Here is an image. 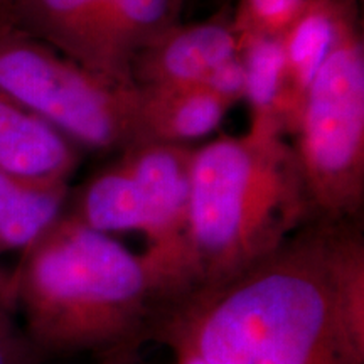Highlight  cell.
I'll return each mask as SVG.
<instances>
[{"instance_id":"6","label":"cell","mask_w":364,"mask_h":364,"mask_svg":"<svg viewBox=\"0 0 364 364\" xmlns=\"http://www.w3.org/2000/svg\"><path fill=\"white\" fill-rule=\"evenodd\" d=\"M240 53L233 11L223 7L208 19L172 26L132 58L136 86L199 83L213 68Z\"/></svg>"},{"instance_id":"22","label":"cell","mask_w":364,"mask_h":364,"mask_svg":"<svg viewBox=\"0 0 364 364\" xmlns=\"http://www.w3.org/2000/svg\"><path fill=\"white\" fill-rule=\"evenodd\" d=\"M349 2H356V4H359V0H349Z\"/></svg>"},{"instance_id":"4","label":"cell","mask_w":364,"mask_h":364,"mask_svg":"<svg viewBox=\"0 0 364 364\" xmlns=\"http://www.w3.org/2000/svg\"><path fill=\"white\" fill-rule=\"evenodd\" d=\"M359 4L341 14L309 86L292 147L314 220L359 221L364 206V36Z\"/></svg>"},{"instance_id":"9","label":"cell","mask_w":364,"mask_h":364,"mask_svg":"<svg viewBox=\"0 0 364 364\" xmlns=\"http://www.w3.org/2000/svg\"><path fill=\"white\" fill-rule=\"evenodd\" d=\"M0 12L22 33L105 76L100 46L103 0H7Z\"/></svg>"},{"instance_id":"7","label":"cell","mask_w":364,"mask_h":364,"mask_svg":"<svg viewBox=\"0 0 364 364\" xmlns=\"http://www.w3.org/2000/svg\"><path fill=\"white\" fill-rule=\"evenodd\" d=\"M83 150L0 93V174L46 188H68Z\"/></svg>"},{"instance_id":"16","label":"cell","mask_w":364,"mask_h":364,"mask_svg":"<svg viewBox=\"0 0 364 364\" xmlns=\"http://www.w3.org/2000/svg\"><path fill=\"white\" fill-rule=\"evenodd\" d=\"M16 314L12 304L0 300V364H41L46 356L17 324Z\"/></svg>"},{"instance_id":"14","label":"cell","mask_w":364,"mask_h":364,"mask_svg":"<svg viewBox=\"0 0 364 364\" xmlns=\"http://www.w3.org/2000/svg\"><path fill=\"white\" fill-rule=\"evenodd\" d=\"M245 70V100L250 105V122L282 127L284 103V53L277 38L238 39ZM285 134V132H284Z\"/></svg>"},{"instance_id":"11","label":"cell","mask_w":364,"mask_h":364,"mask_svg":"<svg viewBox=\"0 0 364 364\" xmlns=\"http://www.w3.org/2000/svg\"><path fill=\"white\" fill-rule=\"evenodd\" d=\"M186 0H103L102 65L107 78L130 81V63L140 49L179 24Z\"/></svg>"},{"instance_id":"15","label":"cell","mask_w":364,"mask_h":364,"mask_svg":"<svg viewBox=\"0 0 364 364\" xmlns=\"http://www.w3.org/2000/svg\"><path fill=\"white\" fill-rule=\"evenodd\" d=\"M309 0H240L233 12V26L238 39H280L299 19Z\"/></svg>"},{"instance_id":"5","label":"cell","mask_w":364,"mask_h":364,"mask_svg":"<svg viewBox=\"0 0 364 364\" xmlns=\"http://www.w3.org/2000/svg\"><path fill=\"white\" fill-rule=\"evenodd\" d=\"M0 93L83 150L135 144V85L112 81L22 33L0 12Z\"/></svg>"},{"instance_id":"20","label":"cell","mask_w":364,"mask_h":364,"mask_svg":"<svg viewBox=\"0 0 364 364\" xmlns=\"http://www.w3.org/2000/svg\"><path fill=\"white\" fill-rule=\"evenodd\" d=\"M0 300H6V302L14 304V287H12V272H6L0 268Z\"/></svg>"},{"instance_id":"21","label":"cell","mask_w":364,"mask_h":364,"mask_svg":"<svg viewBox=\"0 0 364 364\" xmlns=\"http://www.w3.org/2000/svg\"><path fill=\"white\" fill-rule=\"evenodd\" d=\"M7 2V0H0V6H2V4H6Z\"/></svg>"},{"instance_id":"23","label":"cell","mask_w":364,"mask_h":364,"mask_svg":"<svg viewBox=\"0 0 364 364\" xmlns=\"http://www.w3.org/2000/svg\"><path fill=\"white\" fill-rule=\"evenodd\" d=\"M139 364H142V363H139Z\"/></svg>"},{"instance_id":"10","label":"cell","mask_w":364,"mask_h":364,"mask_svg":"<svg viewBox=\"0 0 364 364\" xmlns=\"http://www.w3.org/2000/svg\"><path fill=\"white\" fill-rule=\"evenodd\" d=\"M348 4L351 2L309 0L299 19L280 38L284 53L282 127L287 136L294 134L309 86L334 43L339 17Z\"/></svg>"},{"instance_id":"1","label":"cell","mask_w":364,"mask_h":364,"mask_svg":"<svg viewBox=\"0 0 364 364\" xmlns=\"http://www.w3.org/2000/svg\"><path fill=\"white\" fill-rule=\"evenodd\" d=\"M359 221L312 220L252 265L161 304L149 343L179 341L209 364H364L341 316Z\"/></svg>"},{"instance_id":"17","label":"cell","mask_w":364,"mask_h":364,"mask_svg":"<svg viewBox=\"0 0 364 364\" xmlns=\"http://www.w3.org/2000/svg\"><path fill=\"white\" fill-rule=\"evenodd\" d=\"M208 86L218 97L225 98L231 105L240 103L245 100V70L241 63L240 53L233 58L226 59L225 63L213 68L204 78L199 81Z\"/></svg>"},{"instance_id":"18","label":"cell","mask_w":364,"mask_h":364,"mask_svg":"<svg viewBox=\"0 0 364 364\" xmlns=\"http://www.w3.org/2000/svg\"><path fill=\"white\" fill-rule=\"evenodd\" d=\"M166 346L172 354V363L171 364H209L199 356L198 353H194L193 349L188 348L186 344L179 343V341H164L161 343Z\"/></svg>"},{"instance_id":"8","label":"cell","mask_w":364,"mask_h":364,"mask_svg":"<svg viewBox=\"0 0 364 364\" xmlns=\"http://www.w3.org/2000/svg\"><path fill=\"white\" fill-rule=\"evenodd\" d=\"M231 108L203 83L135 85V144L193 145L213 134Z\"/></svg>"},{"instance_id":"12","label":"cell","mask_w":364,"mask_h":364,"mask_svg":"<svg viewBox=\"0 0 364 364\" xmlns=\"http://www.w3.org/2000/svg\"><path fill=\"white\" fill-rule=\"evenodd\" d=\"M65 215L105 235H144L145 230L140 189L118 156L81 186Z\"/></svg>"},{"instance_id":"19","label":"cell","mask_w":364,"mask_h":364,"mask_svg":"<svg viewBox=\"0 0 364 364\" xmlns=\"http://www.w3.org/2000/svg\"><path fill=\"white\" fill-rule=\"evenodd\" d=\"M142 363V348L140 346H132V348L120 349L107 356L97 358L95 364H139Z\"/></svg>"},{"instance_id":"2","label":"cell","mask_w":364,"mask_h":364,"mask_svg":"<svg viewBox=\"0 0 364 364\" xmlns=\"http://www.w3.org/2000/svg\"><path fill=\"white\" fill-rule=\"evenodd\" d=\"M14 304L46 358L149 343L164 287L142 253L63 215L21 253Z\"/></svg>"},{"instance_id":"3","label":"cell","mask_w":364,"mask_h":364,"mask_svg":"<svg viewBox=\"0 0 364 364\" xmlns=\"http://www.w3.org/2000/svg\"><path fill=\"white\" fill-rule=\"evenodd\" d=\"M312 220L297 156L280 127L250 122L245 134L194 145L188 213L193 287L252 265Z\"/></svg>"},{"instance_id":"13","label":"cell","mask_w":364,"mask_h":364,"mask_svg":"<svg viewBox=\"0 0 364 364\" xmlns=\"http://www.w3.org/2000/svg\"><path fill=\"white\" fill-rule=\"evenodd\" d=\"M71 189L46 188L0 174V257L24 252L65 215Z\"/></svg>"}]
</instances>
